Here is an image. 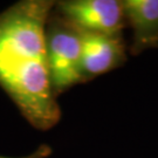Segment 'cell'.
Returning a JSON list of instances; mask_svg holds the SVG:
<instances>
[{
	"label": "cell",
	"mask_w": 158,
	"mask_h": 158,
	"mask_svg": "<svg viewBox=\"0 0 158 158\" xmlns=\"http://www.w3.org/2000/svg\"><path fill=\"white\" fill-rule=\"evenodd\" d=\"M52 153H53V149L48 144H40L33 152L28 153L26 156H21V157H6V156H0V158H48L52 156Z\"/></svg>",
	"instance_id": "cell-6"
},
{
	"label": "cell",
	"mask_w": 158,
	"mask_h": 158,
	"mask_svg": "<svg viewBox=\"0 0 158 158\" xmlns=\"http://www.w3.org/2000/svg\"><path fill=\"white\" fill-rule=\"evenodd\" d=\"M81 67L85 82L122 67L128 60L122 35L111 36L81 31Z\"/></svg>",
	"instance_id": "cell-4"
},
{
	"label": "cell",
	"mask_w": 158,
	"mask_h": 158,
	"mask_svg": "<svg viewBox=\"0 0 158 158\" xmlns=\"http://www.w3.org/2000/svg\"><path fill=\"white\" fill-rule=\"evenodd\" d=\"M122 5L125 23L132 29L130 54L158 48V0H123Z\"/></svg>",
	"instance_id": "cell-5"
},
{
	"label": "cell",
	"mask_w": 158,
	"mask_h": 158,
	"mask_svg": "<svg viewBox=\"0 0 158 158\" xmlns=\"http://www.w3.org/2000/svg\"><path fill=\"white\" fill-rule=\"evenodd\" d=\"M54 8L76 28L89 33L119 36L127 23L118 0H62Z\"/></svg>",
	"instance_id": "cell-3"
},
{
	"label": "cell",
	"mask_w": 158,
	"mask_h": 158,
	"mask_svg": "<svg viewBox=\"0 0 158 158\" xmlns=\"http://www.w3.org/2000/svg\"><path fill=\"white\" fill-rule=\"evenodd\" d=\"M55 1L21 0L0 13V87L29 124L49 130L61 108L49 80L46 25Z\"/></svg>",
	"instance_id": "cell-1"
},
{
	"label": "cell",
	"mask_w": 158,
	"mask_h": 158,
	"mask_svg": "<svg viewBox=\"0 0 158 158\" xmlns=\"http://www.w3.org/2000/svg\"><path fill=\"white\" fill-rule=\"evenodd\" d=\"M46 48L49 80L55 97L83 83L81 31L53 12L46 25Z\"/></svg>",
	"instance_id": "cell-2"
}]
</instances>
